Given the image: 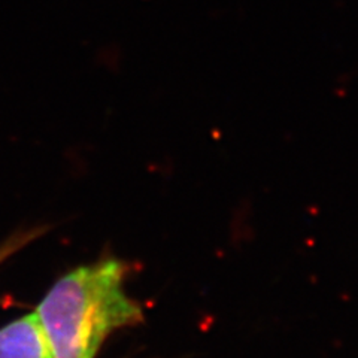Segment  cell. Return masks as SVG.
I'll list each match as a JSON object with an SVG mask.
<instances>
[{
  "mask_svg": "<svg viewBox=\"0 0 358 358\" xmlns=\"http://www.w3.org/2000/svg\"><path fill=\"white\" fill-rule=\"evenodd\" d=\"M127 263L105 259L62 276L35 310L52 358H94L109 334L145 320L126 294Z\"/></svg>",
  "mask_w": 358,
  "mask_h": 358,
  "instance_id": "obj_1",
  "label": "cell"
},
{
  "mask_svg": "<svg viewBox=\"0 0 358 358\" xmlns=\"http://www.w3.org/2000/svg\"><path fill=\"white\" fill-rule=\"evenodd\" d=\"M0 358H52L35 312L0 329Z\"/></svg>",
  "mask_w": 358,
  "mask_h": 358,
  "instance_id": "obj_2",
  "label": "cell"
},
{
  "mask_svg": "<svg viewBox=\"0 0 358 358\" xmlns=\"http://www.w3.org/2000/svg\"><path fill=\"white\" fill-rule=\"evenodd\" d=\"M33 236H35V233H31V234H22V236H20V238H14L13 241H9V242H6L2 248H0V264H2V262L3 260H6L8 257L13 254L14 251H17V250H20L22 245H26V242L29 241V239H31ZM3 303V300L0 299V305Z\"/></svg>",
  "mask_w": 358,
  "mask_h": 358,
  "instance_id": "obj_3",
  "label": "cell"
}]
</instances>
